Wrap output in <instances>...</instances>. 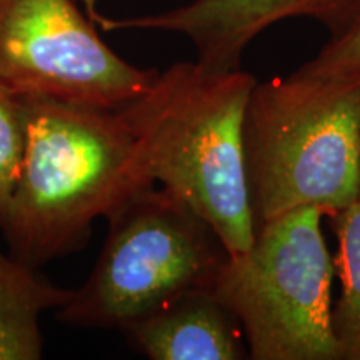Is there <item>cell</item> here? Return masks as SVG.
<instances>
[{"mask_svg":"<svg viewBox=\"0 0 360 360\" xmlns=\"http://www.w3.org/2000/svg\"><path fill=\"white\" fill-rule=\"evenodd\" d=\"M257 79L199 60L157 72L150 87L117 109L142 172L199 214L229 257L255 236L245 175L244 120Z\"/></svg>","mask_w":360,"mask_h":360,"instance_id":"obj_1","label":"cell"},{"mask_svg":"<svg viewBox=\"0 0 360 360\" xmlns=\"http://www.w3.org/2000/svg\"><path fill=\"white\" fill-rule=\"evenodd\" d=\"M24 101V154L0 232L13 257L40 269L82 249L97 219L155 184L117 110Z\"/></svg>","mask_w":360,"mask_h":360,"instance_id":"obj_2","label":"cell"},{"mask_svg":"<svg viewBox=\"0 0 360 360\" xmlns=\"http://www.w3.org/2000/svg\"><path fill=\"white\" fill-rule=\"evenodd\" d=\"M244 157L255 229L300 209H347L360 187V77L255 84Z\"/></svg>","mask_w":360,"mask_h":360,"instance_id":"obj_3","label":"cell"},{"mask_svg":"<svg viewBox=\"0 0 360 360\" xmlns=\"http://www.w3.org/2000/svg\"><path fill=\"white\" fill-rule=\"evenodd\" d=\"M105 220L87 281L56 310L65 326L125 330L174 297L212 285L229 257L210 225L162 187L137 188Z\"/></svg>","mask_w":360,"mask_h":360,"instance_id":"obj_4","label":"cell"},{"mask_svg":"<svg viewBox=\"0 0 360 360\" xmlns=\"http://www.w3.org/2000/svg\"><path fill=\"white\" fill-rule=\"evenodd\" d=\"M323 214L300 209L255 229L242 254L227 257L212 290L244 332L254 360H340L332 330L334 257Z\"/></svg>","mask_w":360,"mask_h":360,"instance_id":"obj_5","label":"cell"},{"mask_svg":"<svg viewBox=\"0 0 360 360\" xmlns=\"http://www.w3.org/2000/svg\"><path fill=\"white\" fill-rule=\"evenodd\" d=\"M77 0H0V85L22 98L117 110L154 82L112 51Z\"/></svg>","mask_w":360,"mask_h":360,"instance_id":"obj_6","label":"cell"},{"mask_svg":"<svg viewBox=\"0 0 360 360\" xmlns=\"http://www.w3.org/2000/svg\"><path fill=\"white\" fill-rule=\"evenodd\" d=\"M360 15V0H191L170 11L110 19L98 27L115 30H157L187 39L195 60L219 70L240 69L249 45L276 24L310 19L323 25L330 37Z\"/></svg>","mask_w":360,"mask_h":360,"instance_id":"obj_7","label":"cell"},{"mask_svg":"<svg viewBox=\"0 0 360 360\" xmlns=\"http://www.w3.org/2000/svg\"><path fill=\"white\" fill-rule=\"evenodd\" d=\"M129 344L152 360H245L240 323L212 285L180 294L122 330Z\"/></svg>","mask_w":360,"mask_h":360,"instance_id":"obj_8","label":"cell"},{"mask_svg":"<svg viewBox=\"0 0 360 360\" xmlns=\"http://www.w3.org/2000/svg\"><path fill=\"white\" fill-rule=\"evenodd\" d=\"M37 270L0 250V360L42 359V315L58 310L74 294Z\"/></svg>","mask_w":360,"mask_h":360,"instance_id":"obj_9","label":"cell"},{"mask_svg":"<svg viewBox=\"0 0 360 360\" xmlns=\"http://www.w3.org/2000/svg\"><path fill=\"white\" fill-rule=\"evenodd\" d=\"M330 220L337 238L335 276L340 281V295L332 307V330L340 360H360V200Z\"/></svg>","mask_w":360,"mask_h":360,"instance_id":"obj_10","label":"cell"},{"mask_svg":"<svg viewBox=\"0 0 360 360\" xmlns=\"http://www.w3.org/2000/svg\"><path fill=\"white\" fill-rule=\"evenodd\" d=\"M27 107L22 97L0 85V224L19 174L25 143Z\"/></svg>","mask_w":360,"mask_h":360,"instance_id":"obj_11","label":"cell"},{"mask_svg":"<svg viewBox=\"0 0 360 360\" xmlns=\"http://www.w3.org/2000/svg\"><path fill=\"white\" fill-rule=\"evenodd\" d=\"M294 74L312 79L360 77V15L347 29L328 39Z\"/></svg>","mask_w":360,"mask_h":360,"instance_id":"obj_12","label":"cell"},{"mask_svg":"<svg viewBox=\"0 0 360 360\" xmlns=\"http://www.w3.org/2000/svg\"><path fill=\"white\" fill-rule=\"evenodd\" d=\"M77 2L80 4V7L84 8L85 13H87L90 19H92L98 25V22H101L103 15H101L97 11V0H77Z\"/></svg>","mask_w":360,"mask_h":360,"instance_id":"obj_13","label":"cell"},{"mask_svg":"<svg viewBox=\"0 0 360 360\" xmlns=\"http://www.w3.org/2000/svg\"><path fill=\"white\" fill-rule=\"evenodd\" d=\"M359 200H360V187H359Z\"/></svg>","mask_w":360,"mask_h":360,"instance_id":"obj_14","label":"cell"}]
</instances>
